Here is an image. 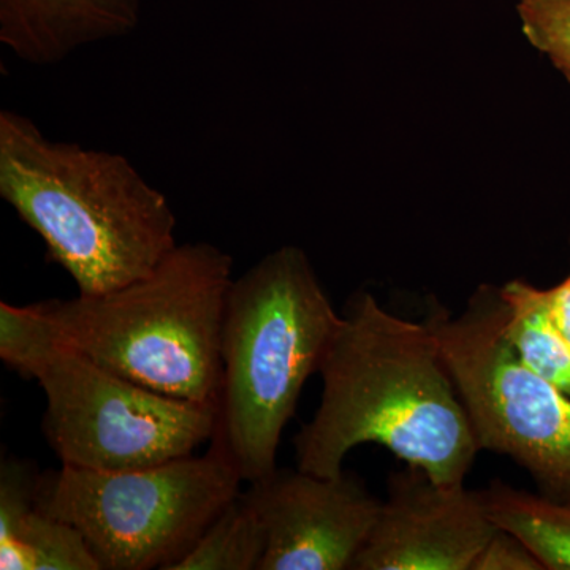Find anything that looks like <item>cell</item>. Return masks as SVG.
<instances>
[{
    "mask_svg": "<svg viewBox=\"0 0 570 570\" xmlns=\"http://www.w3.org/2000/svg\"><path fill=\"white\" fill-rule=\"evenodd\" d=\"M318 374L321 404L295 434L296 468L335 478L352 450L379 444L441 485H464L482 449L425 322L355 295Z\"/></svg>",
    "mask_w": 570,
    "mask_h": 570,
    "instance_id": "obj_1",
    "label": "cell"
},
{
    "mask_svg": "<svg viewBox=\"0 0 570 570\" xmlns=\"http://www.w3.org/2000/svg\"><path fill=\"white\" fill-rule=\"evenodd\" d=\"M0 197L81 295L149 275L178 246L170 202L126 157L51 140L13 110L0 111Z\"/></svg>",
    "mask_w": 570,
    "mask_h": 570,
    "instance_id": "obj_2",
    "label": "cell"
},
{
    "mask_svg": "<svg viewBox=\"0 0 570 570\" xmlns=\"http://www.w3.org/2000/svg\"><path fill=\"white\" fill-rule=\"evenodd\" d=\"M305 250L283 246L236 277L225 306L212 448L243 482L277 468L284 428L340 326Z\"/></svg>",
    "mask_w": 570,
    "mask_h": 570,
    "instance_id": "obj_3",
    "label": "cell"
},
{
    "mask_svg": "<svg viewBox=\"0 0 570 570\" xmlns=\"http://www.w3.org/2000/svg\"><path fill=\"white\" fill-rule=\"evenodd\" d=\"M232 283L230 254L186 243L116 291L40 305L61 343L100 366L167 396L217 403Z\"/></svg>",
    "mask_w": 570,
    "mask_h": 570,
    "instance_id": "obj_4",
    "label": "cell"
},
{
    "mask_svg": "<svg viewBox=\"0 0 570 570\" xmlns=\"http://www.w3.org/2000/svg\"><path fill=\"white\" fill-rule=\"evenodd\" d=\"M219 450L127 471L62 466L39 475L37 504L71 524L100 570H171L239 493Z\"/></svg>",
    "mask_w": 570,
    "mask_h": 570,
    "instance_id": "obj_5",
    "label": "cell"
},
{
    "mask_svg": "<svg viewBox=\"0 0 570 570\" xmlns=\"http://www.w3.org/2000/svg\"><path fill=\"white\" fill-rule=\"evenodd\" d=\"M501 287L483 284L459 316L433 306L425 322L480 449L530 472L539 493L570 504V396L532 371L505 333Z\"/></svg>",
    "mask_w": 570,
    "mask_h": 570,
    "instance_id": "obj_6",
    "label": "cell"
},
{
    "mask_svg": "<svg viewBox=\"0 0 570 570\" xmlns=\"http://www.w3.org/2000/svg\"><path fill=\"white\" fill-rule=\"evenodd\" d=\"M41 430L62 466L127 471L194 455L212 442L217 403L164 395L61 344L37 371Z\"/></svg>",
    "mask_w": 570,
    "mask_h": 570,
    "instance_id": "obj_7",
    "label": "cell"
},
{
    "mask_svg": "<svg viewBox=\"0 0 570 570\" xmlns=\"http://www.w3.org/2000/svg\"><path fill=\"white\" fill-rule=\"evenodd\" d=\"M243 498L265 527L261 570H351L382 505L358 475L321 478L298 468H276Z\"/></svg>",
    "mask_w": 570,
    "mask_h": 570,
    "instance_id": "obj_8",
    "label": "cell"
},
{
    "mask_svg": "<svg viewBox=\"0 0 570 570\" xmlns=\"http://www.w3.org/2000/svg\"><path fill=\"white\" fill-rule=\"evenodd\" d=\"M497 531L482 491L441 485L407 464L390 474L387 499L351 570H471Z\"/></svg>",
    "mask_w": 570,
    "mask_h": 570,
    "instance_id": "obj_9",
    "label": "cell"
},
{
    "mask_svg": "<svg viewBox=\"0 0 570 570\" xmlns=\"http://www.w3.org/2000/svg\"><path fill=\"white\" fill-rule=\"evenodd\" d=\"M142 0H0V41L21 61L47 67L137 29Z\"/></svg>",
    "mask_w": 570,
    "mask_h": 570,
    "instance_id": "obj_10",
    "label": "cell"
},
{
    "mask_svg": "<svg viewBox=\"0 0 570 570\" xmlns=\"http://www.w3.org/2000/svg\"><path fill=\"white\" fill-rule=\"evenodd\" d=\"M39 475L26 461L0 464V569L100 570L80 532L37 504Z\"/></svg>",
    "mask_w": 570,
    "mask_h": 570,
    "instance_id": "obj_11",
    "label": "cell"
},
{
    "mask_svg": "<svg viewBox=\"0 0 570 570\" xmlns=\"http://www.w3.org/2000/svg\"><path fill=\"white\" fill-rule=\"evenodd\" d=\"M480 491L498 530L517 535L543 569L570 570L569 502L517 490L499 480Z\"/></svg>",
    "mask_w": 570,
    "mask_h": 570,
    "instance_id": "obj_12",
    "label": "cell"
},
{
    "mask_svg": "<svg viewBox=\"0 0 570 570\" xmlns=\"http://www.w3.org/2000/svg\"><path fill=\"white\" fill-rule=\"evenodd\" d=\"M505 302V333L520 358L570 396V343L554 324L547 288L524 281L501 287Z\"/></svg>",
    "mask_w": 570,
    "mask_h": 570,
    "instance_id": "obj_13",
    "label": "cell"
},
{
    "mask_svg": "<svg viewBox=\"0 0 570 570\" xmlns=\"http://www.w3.org/2000/svg\"><path fill=\"white\" fill-rule=\"evenodd\" d=\"M265 551L264 523L242 491L171 570H261Z\"/></svg>",
    "mask_w": 570,
    "mask_h": 570,
    "instance_id": "obj_14",
    "label": "cell"
},
{
    "mask_svg": "<svg viewBox=\"0 0 570 570\" xmlns=\"http://www.w3.org/2000/svg\"><path fill=\"white\" fill-rule=\"evenodd\" d=\"M61 344L58 330L40 303H0V358L14 373L36 379L37 371Z\"/></svg>",
    "mask_w": 570,
    "mask_h": 570,
    "instance_id": "obj_15",
    "label": "cell"
},
{
    "mask_svg": "<svg viewBox=\"0 0 570 570\" xmlns=\"http://www.w3.org/2000/svg\"><path fill=\"white\" fill-rule=\"evenodd\" d=\"M521 31L570 82V0H519Z\"/></svg>",
    "mask_w": 570,
    "mask_h": 570,
    "instance_id": "obj_16",
    "label": "cell"
},
{
    "mask_svg": "<svg viewBox=\"0 0 570 570\" xmlns=\"http://www.w3.org/2000/svg\"><path fill=\"white\" fill-rule=\"evenodd\" d=\"M471 570H546L517 535L504 530L494 532Z\"/></svg>",
    "mask_w": 570,
    "mask_h": 570,
    "instance_id": "obj_17",
    "label": "cell"
},
{
    "mask_svg": "<svg viewBox=\"0 0 570 570\" xmlns=\"http://www.w3.org/2000/svg\"><path fill=\"white\" fill-rule=\"evenodd\" d=\"M550 313L554 324L570 343V273L562 283L547 288Z\"/></svg>",
    "mask_w": 570,
    "mask_h": 570,
    "instance_id": "obj_18",
    "label": "cell"
}]
</instances>
